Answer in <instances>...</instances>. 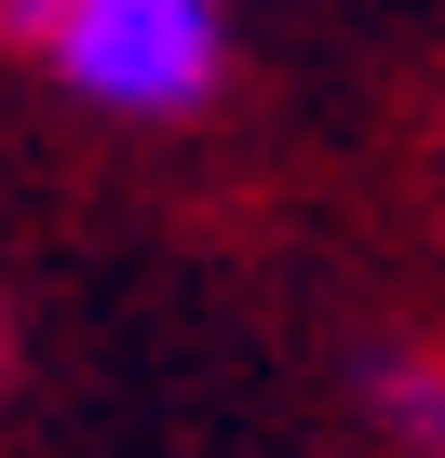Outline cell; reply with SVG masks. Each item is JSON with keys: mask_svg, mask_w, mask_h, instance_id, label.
<instances>
[{"mask_svg": "<svg viewBox=\"0 0 445 458\" xmlns=\"http://www.w3.org/2000/svg\"><path fill=\"white\" fill-rule=\"evenodd\" d=\"M41 55L108 122H189L230 81V0H68V28Z\"/></svg>", "mask_w": 445, "mask_h": 458, "instance_id": "6da1fadb", "label": "cell"}, {"mask_svg": "<svg viewBox=\"0 0 445 458\" xmlns=\"http://www.w3.org/2000/svg\"><path fill=\"white\" fill-rule=\"evenodd\" d=\"M364 404H378V431H405V445L445 458V364L432 351H364Z\"/></svg>", "mask_w": 445, "mask_h": 458, "instance_id": "7a4b0ae2", "label": "cell"}, {"mask_svg": "<svg viewBox=\"0 0 445 458\" xmlns=\"http://www.w3.org/2000/svg\"><path fill=\"white\" fill-rule=\"evenodd\" d=\"M0 28H14V41H55V28H68V0H0Z\"/></svg>", "mask_w": 445, "mask_h": 458, "instance_id": "3957f363", "label": "cell"}]
</instances>
